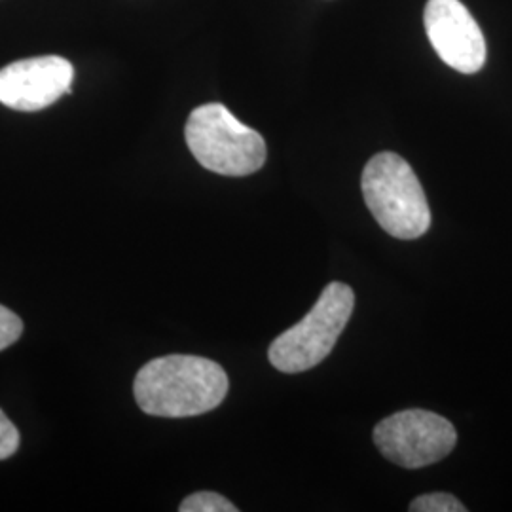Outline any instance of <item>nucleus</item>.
<instances>
[{
	"instance_id": "nucleus-1",
	"label": "nucleus",
	"mask_w": 512,
	"mask_h": 512,
	"mask_svg": "<svg viewBox=\"0 0 512 512\" xmlns=\"http://www.w3.org/2000/svg\"><path fill=\"white\" fill-rule=\"evenodd\" d=\"M224 368L205 357L167 355L150 361L135 376L139 408L158 418H192L211 412L228 393Z\"/></svg>"
},
{
	"instance_id": "nucleus-2",
	"label": "nucleus",
	"mask_w": 512,
	"mask_h": 512,
	"mask_svg": "<svg viewBox=\"0 0 512 512\" xmlns=\"http://www.w3.org/2000/svg\"><path fill=\"white\" fill-rule=\"evenodd\" d=\"M366 207L389 236L418 239L431 228V209L410 164L395 152L376 154L363 171Z\"/></svg>"
},
{
	"instance_id": "nucleus-3",
	"label": "nucleus",
	"mask_w": 512,
	"mask_h": 512,
	"mask_svg": "<svg viewBox=\"0 0 512 512\" xmlns=\"http://www.w3.org/2000/svg\"><path fill=\"white\" fill-rule=\"evenodd\" d=\"M184 137L194 158L219 175L245 177L266 164L264 137L220 103L192 110Z\"/></svg>"
},
{
	"instance_id": "nucleus-4",
	"label": "nucleus",
	"mask_w": 512,
	"mask_h": 512,
	"mask_svg": "<svg viewBox=\"0 0 512 512\" xmlns=\"http://www.w3.org/2000/svg\"><path fill=\"white\" fill-rule=\"evenodd\" d=\"M355 306V294L346 283H329L310 313L279 334L268 349L270 363L285 374L311 370L329 357L346 329Z\"/></svg>"
},
{
	"instance_id": "nucleus-5",
	"label": "nucleus",
	"mask_w": 512,
	"mask_h": 512,
	"mask_svg": "<svg viewBox=\"0 0 512 512\" xmlns=\"http://www.w3.org/2000/svg\"><path fill=\"white\" fill-rule=\"evenodd\" d=\"M458 442L456 427L429 410H403L380 421L374 444L385 459L404 469H421L446 458Z\"/></svg>"
},
{
	"instance_id": "nucleus-6",
	"label": "nucleus",
	"mask_w": 512,
	"mask_h": 512,
	"mask_svg": "<svg viewBox=\"0 0 512 512\" xmlns=\"http://www.w3.org/2000/svg\"><path fill=\"white\" fill-rule=\"evenodd\" d=\"M425 31L440 59L458 73L475 74L486 63V38L459 0H427Z\"/></svg>"
},
{
	"instance_id": "nucleus-7",
	"label": "nucleus",
	"mask_w": 512,
	"mask_h": 512,
	"mask_svg": "<svg viewBox=\"0 0 512 512\" xmlns=\"http://www.w3.org/2000/svg\"><path fill=\"white\" fill-rule=\"evenodd\" d=\"M74 67L59 55L21 59L0 71V103L21 112H37L71 93Z\"/></svg>"
},
{
	"instance_id": "nucleus-8",
	"label": "nucleus",
	"mask_w": 512,
	"mask_h": 512,
	"mask_svg": "<svg viewBox=\"0 0 512 512\" xmlns=\"http://www.w3.org/2000/svg\"><path fill=\"white\" fill-rule=\"evenodd\" d=\"M181 512H238V507L232 505L226 497L215 492H198L188 495L179 507Z\"/></svg>"
},
{
	"instance_id": "nucleus-9",
	"label": "nucleus",
	"mask_w": 512,
	"mask_h": 512,
	"mask_svg": "<svg viewBox=\"0 0 512 512\" xmlns=\"http://www.w3.org/2000/svg\"><path fill=\"white\" fill-rule=\"evenodd\" d=\"M412 512H465L467 509L461 505L458 497L437 492V494H425L416 497L410 507Z\"/></svg>"
},
{
	"instance_id": "nucleus-10",
	"label": "nucleus",
	"mask_w": 512,
	"mask_h": 512,
	"mask_svg": "<svg viewBox=\"0 0 512 512\" xmlns=\"http://www.w3.org/2000/svg\"><path fill=\"white\" fill-rule=\"evenodd\" d=\"M23 332V323L18 315L4 306H0V351L16 344Z\"/></svg>"
},
{
	"instance_id": "nucleus-11",
	"label": "nucleus",
	"mask_w": 512,
	"mask_h": 512,
	"mask_svg": "<svg viewBox=\"0 0 512 512\" xmlns=\"http://www.w3.org/2000/svg\"><path fill=\"white\" fill-rule=\"evenodd\" d=\"M19 433L16 425L0 410V459H8L18 452Z\"/></svg>"
}]
</instances>
